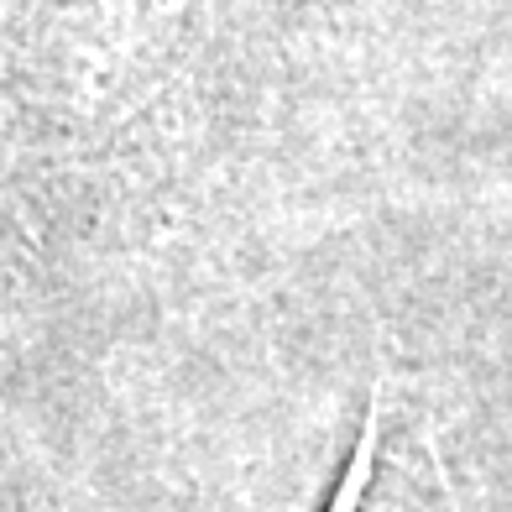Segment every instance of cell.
<instances>
[{"mask_svg":"<svg viewBox=\"0 0 512 512\" xmlns=\"http://www.w3.org/2000/svg\"><path fill=\"white\" fill-rule=\"evenodd\" d=\"M324 512H460L445 481L429 413L403 387H377L361 439Z\"/></svg>","mask_w":512,"mask_h":512,"instance_id":"1","label":"cell"}]
</instances>
